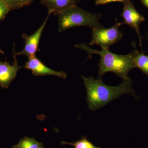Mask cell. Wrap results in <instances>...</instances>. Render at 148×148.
I'll return each mask as SVG.
<instances>
[{"label":"cell","mask_w":148,"mask_h":148,"mask_svg":"<svg viewBox=\"0 0 148 148\" xmlns=\"http://www.w3.org/2000/svg\"><path fill=\"white\" fill-rule=\"evenodd\" d=\"M123 10L121 14L124 19L123 24H127L134 29L139 37L140 46H142V37L140 35L139 26L141 22L145 21V18L135 9L134 5L129 0L123 2Z\"/></svg>","instance_id":"7"},{"label":"cell","mask_w":148,"mask_h":148,"mask_svg":"<svg viewBox=\"0 0 148 148\" xmlns=\"http://www.w3.org/2000/svg\"><path fill=\"white\" fill-rule=\"evenodd\" d=\"M78 0H41V4L45 6L48 13L58 15L65 10L77 5Z\"/></svg>","instance_id":"9"},{"label":"cell","mask_w":148,"mask_h":148,"mask_svg":"<svg viewBox=\"0 0 148 148\" xmlns=\"http://www.w3.org/2000/svg\"><path fill=\"white\" fill-rule=\"evenodd\" d=\"M135 67H138L148 77V55L140 53L135 49L132 51Z\"/></svg>","instance_id":"10"},{"label":"cell","mask_w":148,"mask_h":148,"mask_svg":"<svg viewBox=\"0 0 148 148\" xmlns=\"http://www.w3.org/2000/svg\"><path fill=\"white\" fill-rule=\"evenodd\" d=\"M50 15L51 14L48 13L47 17L41 26L34 34L30 36L25 34L22 35V38L25 41V45L23 50L20 52H17L15 51L16 56L25 55L28 58L36 56L43 31Z\"/></svg>","instance_id":"5"},{"label":"cell","mask_w":148,"mask_h":148,"mask_svg":"<svg viewBox=\"0 0 148 148\" xmlns=\"http://www.w3.org/2000/svg\"><path fill=\"white\" fill-rule=\"evenodd\" d=\"M10 11V8L4 0H0V22L5 18Z\"/></svg>","instance_id":"14"},{"label":"cell","mask_w":148,"mask_h":148,"mask_svg":"<svg viewBox=\"0 0 148 148\" xmlns=\"http://www.w3.org/2000/svg\"><path fill=\"white\" fill-rule=\"evenodd\" d=\"M81 77L86 89L88 106L90 110H96L104 107L123 94L130 93L137 98L132 89L130 78L123 80L122 83L118 86H112L105 84L102 80L95 79L92 76Z\"/></svg>","instance_id":"1"},{"label":"cell","mask_w":148,"mask_h":148,"mask_svg":"<svg viewBox=\"0 0 148 148\" xmlns=\"http://www.w3.org/2000/svg\"><path fill=\"white\" fill-rule=\"evenodd\" d=\"M12 148H45L42 143H39L34 138L26 137L22 138L18 144L12 146Z\"/></svg>","instance_id":"11"},{"label":"cell","mask_w":148,"mask_h":148,"mask_svg":"<svg viewBox=\"0 0 148 148\" xmlns=\"http://www.w3.org/2000/svg\"><path fill=\"white\" fill-rule=\"evenodd\" d=\"M8 5L10 11L18 10L30 5L35 0H4Z\"/></svg>","instance_id":"13"},{"label":"cell","mask_w":148,"mask_h":148,"mask_svg":"<svg viewBox=\"0 0 148 148\" xmlns=\"http://www.w3.org/2000/svg\"><path fill=\"white\" fill-rule=\"evenodd\" d=\"M75 47L85 51L88 56L98 54L101 56L98 69V79L102 80L103 75L108 72H112L123 80L129 79L130 71L135 68L132 52L127 55H118L112 53L108 49L101 51L94 50L84 43L75 45Z\"/></svg>","instance_id":"2"},{"label":"cell","mask_w":148,"mask_h":148,"mask_svg":"<svg viewBox=\"0 0 148 148\" xmlns=\"http://www.w3.org/2000/svg\"><path fill=\"white\" fill-rule=\"evenodd\" d=\"M28 58V61L25 63L24 67L31 70L32 74L35 76L54 75L63 79L67 77V74L66 73L62 71H57L49 69L37 58L36 56Z\"/></svg>","instance_id":"8"},{"label":"cell","mask_w":148,"mask_h":148,"mask_svg":"<svg viewBox=\"0 0 148 148\" xmlns=\"http://www.w3.org/2000/svg\"><path fill=\"white\" fill-rule=\"evenodd\" d=\"M58 29L59 32L78 27L103 29L99 23L100 14H92L79 8L77 5L67 9L58 15Z\"/></svg>","instance_id":"3"},{"label":"cell","mask_w":148,"mask_h":148,"mask_svg":"<svg viewBox=\"0 0 148 148\" xmlns=\"http://www.w3.org/2000/svg\"><path fill=\"white\" fill-rule=\"evenodd\" d=\"M61 145H69L73 146L74 148H100L94 145L92 143L88 140L86 136H82L81 140L75 143H68L61 142Z\"/></svg>","instance_id":"12"},{"label":"cell","mask_w":148,"mask_h":148,"mask_svg":"<svg viewBox=\"0 0 148 148\" xmlns=\"http://www.w3.org/2000/svg\"><path fill=\"white\" fill-rule=\"evenodd\" d=\"M123 23L118 22L116 19L114 26L109 29H92V38L89 45L100 46L102 49H108L121 39L123 34L120 31L119 27Z\"/></svg>","instance_id":"4"},{"label":"cell","mask_w":148,"mask_h":148,"mask_svg":"<svg viewBox=\"0 0 148 148\" xmlns=\"http://www.w3.org/2000/svg\"><path fill=\"white\" fill-rule=\"evenodd\" d=\"M0 53H2V54H4V52L2 50L1 48H0Z\"/></svg>","instance_id":"17"},{"label":"cell","mask_w":148,"mask_h":148,"mask_svg":"<svg viewBox=\"0 0 148 148\" xmlns=\"http://www.w3.org/2000/svg\"><path fill=\"white\" fill-rule=\"evenodd\" d=\"M127 1L128 0H96L95 3L96 5H101L114 2H120L123 3Z\"/></svg>","instance_id":"15"},{"label":"cell","mask_w":148,"mask_h":148,"mask_svg":"<svg viewBox=\"0 0 148 148\" xmlns=\"http://www.w3.org/2000/svg\"><path fill=\"white\" fill-rule=\"evenodd\" d=\"M142 1L144 5L148 8V0H142Z\"/></svg>","instance_id":"16"},{"label":"cell","mask_w":148,"mask_h":148,"mask_svg":"<svg viewBox=\"0 0 148 148\" xmlns=\"http://www.w3.org/2000/svg\"><path fill=\"white\" fill-rule=\"evenodd\" d=\"M12 50L14 61L12 65L6 60L4 61L0 60V86L3 88L8 89L11 83L16 78L18 70L24 68L18 65L14 45Z\"/></svg>","instance_id":"6"}]
</instances>
